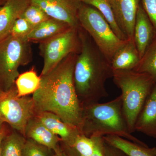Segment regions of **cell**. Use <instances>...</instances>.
I'll return each instance as SVG.
<instances>
[{
  "label": "cell",
  "mask_w": 156,
  "mask_h": 156,
  "mask_svg": "<svg viewBox=\"0 0 156 156\" xmlns=\"http://www.w3.org/2000/svg\"><path fill=\"white\" fill-rule=\"evenodd\" d=\"M53 151L55 152V154L53 156H69L66 153L64 149H61L60 147H58V146L56 148V149Z\"/></svg>",
  "instance_id": "cell-31"
},
{
  "label": "cell",
  "mask_w": 156,
  "mask_h": 156,
  "mask_svg": "<svg viewBox=\"0 0 156 156\" xmlns=\"http://www.w3.org/2000/svg\"><path fill=\"white\" fill-rule=\"evenodd\" d=\"M134 129L156 138V83L137 117Z\"/></svg>",
  "instance_id": "cell-14"
},
{
  "label": "cell",
  "mask_w": 156,
  "mask_h": 156,
  "mask_svg": "<svg viewBox=\"0 0 156 156\" xmlns=\"http://www.w3.org/2000/svg\"><path fill=\"white\" fill-rule=\"evenodd\" d=\"M81 49L74 70L76 92L82 105L98 102L108 96L105 83L113 77L110 60L99 50L87 31L80 26Z\"/></svg>",
  "instance_id": "cell-2"
},
{
  "label": "cell",
  "mask_w": 156,
  "mask_h": 156,
  "mask_svg": "<svg viewBox=\"0 0 156 156\" xmlns=\"http://www.w3.org/2000/svg\"><path fill=\"white\" fill-rule=\"evenodd\" d=\"M78 54H69L48 73L40 76V86L32 98L36 115L42 112L53 113L80 131L83 106L74 80Z\"/></svg>",
  "instance_id": "cell-1"
},
{
  "label": "cell",
  "mask_w": 156,
  "mask_h": 156,
  "mask_svg": "<svg viewBox=\"0 0 156 156\" xmlns=\"http://www.w3.org/2000/svg\"><path fill=\"white\" fill-rule=\"evenodd\" d=\"M70 27L66 23L50 18L34 27L25 39L30 43L40 44L63 32Z\"/></svg>",
  "instance_id": "cell-17"
},
{
  "label": "cell",
  "mask_w": 156,
  "mask_h": 156,
  "mask_svg": "<svg viewBox=\"0 0 156 156\" xmlns=\"http://www.w3.org/2000/svg\"><path fill=\"white\" fill-rule=\"evenodd\" d=\"M7 134L6 128L5 126H3L0 129V156H1V145H2V141L4 137Z\"/></svg>",
  "instance_id": "cell-32"
},
{
  "label": "cell",
  "mask_w": 156,
  "mask_h": 156,
  "mask_svg": "<svg viewBox=\"0 0 156 156\" xmlns=\"http://www.w3.org/2000/svg\"><path fill=\"white\" fill-rule=\"evenodd\" d=\"M30 0H5L0 6V41L9 36L15 21L30 5Z\"/></svg>",
  "instance_id": "cell-11"
},
{
  "label": "cell",
  "mask_w": 156,
  "mask_h": 156,
  "mask_svg": "<svg viewBox=\"0 0 156 156\" xmlns=\"http://www.w3.org/2000/svg\"><path fill=\"white\" fill-rule=\"evenodd\" d=\"M95 150L91 156H104V140L102 137H95Z\"/></svg>",
  "instance_id": "cell-29"
},
{
  "label": "cell",
  "mask_w": 156,
  "mask_h": 156,
  "mask_svg": "<svg viewBox=\"0 0 156 156\" xmlns=\"http://www.w3.org/2000/svg\"><path fill=\"white\" fill-rule=\"evenodd\" d=\"M115 19L128 39H134V30L140 0H110Z\"/></svg>",
  "instance_id": "cell-10"
},
{
  "label": "cell",
  "mask_w": 156,
  "mask_h": 156,
  "mask_svg": "<svg viewBox=\"0 0 156 156\" xmlns=\"http://www.w3.org/2000/svg\"><path fill=\"white\" fill-rule=\"evenodd\" d=\"M31 4L38 6L49 17L79 28L78 12L81 0H30Z\"/></svg>",
  "instance_id": "cell-9"
},
{
  "label": "cell",
  "mask_w": 156,
  "mask_h": 156,
  "mask_svg": "<svg viewBox=\"0 0 156 156\" xmlns=\"http://www.w3.org/2000/svg\"><path fill=\"white\" fill-rule=\"evenodd\" d=\"M95 137H88L80 133L69 147L75 151L79 156H91L95 150Z\"/></svg>",
  "instance_id": "cell-23"
},
{
  "label": "cell",
  "mask_w": 156,
  "mask_h": 156,
  "mask_svg": "<svg viewBox=\"0 0 156 156\" xmlns=\"http://www.w3.org/2000/svg\"><path fill=\"white\" fill-rule=\"evenodd\" d=\"M80 131L88 137L116 135L136 143L145 144L129 132L121 95L106 103L83 105Z\"/></svg>",
  "instance_id": "cell-3"
},
{
  "label": "cell",
  "mask_w": 156,
  "mask_h": 156,
  "mask_svg": "<svg viewBox=\"0 0 156 156\" xmlns=\"http://www.w3.org/2000/svg\"><path fill=\"white\" fill-rule=\"evenodd\" d=\"M26 140L16 132L6 134L2 141L1 156H23Z\"/></svg>",
  "instance_id": "cell-22"
},
{
  "label": "cell",
  "mask_w": 156,
  "mask_h": 156,
  "mask_svg": "<svg viewBox=\"0 0 156 156\" xmlns=\"http://www.w3.org/2000/svg\"><path fill=\"white\" fill-rule=\"evenodd\" d=\"M41 80L34 69L20 74L15 83L18 96L33 94L38 89Z\"/></svg>",
  "instance_id": "cell-20"
},
{
  "label": "cell",
  "mask_w": 156,
  "mask_h": 156,
  "mask_svg": "<svg viewBox=\"0 0 156 156\" xmlns=\"http://www.w3.org/2000/svg\"><path fill=\"white\" fill-rule=\"evenodd\" d=\"M80 26L87 32L96 46L111 62L126 41L121 40L97 9L82 3L78 12Z\"/></svg>",
  "instance_id": "cell-6"
},
{
  "label": "cell",
  "mask_w": 156,
  "mask_h": 156,
  "mask_svg": "<svg viewBox=\"0 0 156 156\" xmlns=\"http://www.w3.org/2000/svg\"><path fill=\"white\" fill-rule=\"evenodd\" d=\"M32 59L31 43L24 38L9 35L0 41V86L6 91L15 85L18 69Z\"/></svg>",
  "instance_id": "cell-5"
},
{
  "label": "cell",
  "mask_w": 156,
  "mask_h": 156,
  "mask_svg": "<svg viewBox=\"0 0 156 156\" xmlns=\"http://www.w3.org/2000/svg\"><path fill=\"white\" fill-rule=\"evenodd\" d=\"M48 147L32 139L26 140L23 149V156H50Z\"/></svg>",
  "instance_id": "cell-25"
},
{
  "label": "cell",
  "mask_w": 156,
  "mask_h": 156,
  "mask_svg": "<svg viewBox=\"0 0 156 156\" xmlns=\"http://www.w3.org/2000/svg\"><path fill=\"white\" fill-rule=\"evenodd\" d=\"M78 29L69 27L63 32L39 44L40 54L44 59L40 76L48 73L69 54L80 53L81 41Z\"/></svg>",
  "instance_id": "cell-8"
},
{
  "label": "cell",
  "mask_w": 156,
  "mask_h": 156,
  "mask_svg": "<svg viewBox=\"0 0 156 156\" xmlns=\"http://www.w3.org/2000/svg\"><path fill=\"white\" fill-rule=\"evenodd\" d=\"M3 91L2 89V88H1V86H0V92L1 91Z\"/></svg>",
  "instance_id": "cell-35"
},
{
  "label": "cell",
  "mask_w": 156,
  "mask_h": 156,
  "mask_svg": "<svg viewBox=\"0 0 156 156\" xmlns=\"http://www.w3.org/2000/svg\"><path fill=\"white\" fill-rule=\"evenodd\" d=\"M21 17L26 20L34 27L51 18L38 6L31 4L26 9Z\"/></svg>",
  "instance_id": "cell-24"
},
{
  "label": "cell",
  "mask_w": 156,
  "mask_h": 156,
  "mask_svg": "<svg viewBox=\"0 0 156 156\" xmlns=\"http://www.w3.org/2000/svg\"><path fill=\"white\" fill-rule=\"evenodd\" d=\"M24 136L50 150L54 151L58 147V136L43 125L36 116L27 123Z\"/></svg>",
  "instance_id": "cell-16"
},
{
  "label": "cell",
  "mask_w": 156,
  "mask_h": 156,
  "mask_svg": "<svg viewBox=\"0 0 156 156\" xmlns=\"http://www.w3.org/2000/svg\"><path fill=\"white\" fill-rule=\"evenodd\" d=\"M36 112L32 97L19 96L14 85L0 92V120L24 135L27 125Z\"/></svg>",
  "instance_id": "cell-7"
},
{
  "label": "cell",
  "mask_w": 156,
  "mask_h": 156,
  "mask_svg": "<svg viewBox=\"0 0 156 156\" xmlns=\"http://www.w3.org/2000/svg\"><path fill=\"white\" fill-rule=\"evenodd\" d=\"M107 143L122 151L129 156H156V147L136 143L116 135L102 136Z\"/></svg>",
  "instance_id": "cell-18"
},
{
  "label": "cell",
  "mask_w": 156,
  "mask_h": 156,
  "mask_svg": "<svg viewBox=\"0 0 156 156\" xmlns=\"http://www.w3.org/2000/svg\"><path fill=\"white\" fill-rule=\"evenodd\" d=\"M133 70L148 74L156 83V34Z\"/></svg>",
  "instance_id": "cell-21"
},
{
  "label": "cell",
  "mask_w": 156,
  "mask_h": 156,
  "mask_svg": "<svg viewBox=\"0 0 156 156\" xmlns=\"http://www.w3.org/2000/svg\"><path fill=\"white\" fill-rule=\"evenodd\" d=\"M3 124H4V123H3L0 120V129H1V128L2 127V126H3Z\"/></svg>",
  "instance_id": "cell-33"
},
{
  "label": "cell",
  "mask_w": 156,
  "mask_h": 156,
  "mask_svg": "<svg viewBox=\"0 0 156 156\" xmlns=\"http://www.w3.org/2000/svg\"><path fill=\"white\" fill-rule=\"evenodd\" d=\"M140 59L134 39H128L115 53L111 63L113 70H133Z\"/></svg>",
  "instance_id": "cell-15"
},
{
  "label": "cell",
  "mask_w": 156,
  "mask_h": 156,
  "mask_svg": "<svg viewBox=\"0 0 156 156\" xmlns=\"http://www.w3.org/2000/svg\"><path fill=\"white\" fill-rule=\"evenodd\" d=\"M64 149L69 156H79L75 151L68 146L64 144Z\"/></svg>",
  "instance_id": "cell-30"
},
{
  "label": "cell",
  "mask_w": 156,
  "mask_h": 156,
  "mask_svg": "<svg viewBox=\"0 0 156 156\" xmlns=\"http://www.w3.org/2000/svg\"><path fill=\"white\" fill-rule=\"evenodd\" d=\"M39 121L53 134L59 136L64 144L70 146L78 134L80 129L64 122L56 115L50 112H42L36 115Z\"/></svg>",
  "instance_id": "cell-13"
},
{
  "label": "cell",
  "mask_w": 156,
  "mask_h": 156,
  "mask_svg": "<svg viewBox=\"0 0 156 156\" xmlns=\"http://www.w3.org/2000/svg\"><path fill=\"white\" fill-rule=\"evenodd\" d=\"M104 156H129L119 149L107 143L105 140L104 142Z\"/></svg>",
  "instance_id": "cell-28"
},
{
  "label": "cell",
  "mask_w": 156,
  "mask_h": 156,
  "mask_svg": "<svg viewBox=\"0 0 156 156\" xmlns=\"http://www.w3.org/2000/svg\"><path fill=\"white\" fill-rule=\"evenodd\" d=\"M140 3L156 33V0H140Z\"/></svg>",
  "instance_id": "cell-27"
},
{
  "label": "cell",
  "mask_w": 156,
  "mask_h": 156,
  "mask_svg": "<svg viewBox=\"0 0 156 156\" xmlns=\"http://www.w3.org/2000/svg\"><path fill=\"white\" fill-rule=\"evenodd\" d=\"M112 78L122 91L123 112L132 134L135 131L137 117L156 83L148 74L134 70H113Z\"/></svg>",
  "instance_id": "cell-4"
},
{
  "label": "cell",
  "mask_w": 156,
  "mask_h": 156,
  "mask_svg": "<svg viewBox=\"0 0 156 156\" xmlns=\"http://www.w3.org/2000/svg\"><path fill=\"white\" fill-rule=\"evenodd\" d=\"M81 2L94 7L108 22L115 34L121 40H128L117 24L110 0H81Z\"/></svg>",
  "instance_id": "cell-19"
},
{
  "label": "cell",
  "mask_w": 156,
  "mask_h": 156,
  "mask_svg": "<svg viewBox=\"0 0 156 156\" xmlns=\"http://www.w3.org/2000/svg\"><path fill=\"white\" fill-rule=\"evenodd\" d=\"M33 28L34 27L26 20L20 17L15 21L10 34L17 37L25 39Z\"/></svg>",
  "instance_id": "cell-26"
},
{
  "label": "cell",
  "mask_w": 156,
  "mask_h": 156,
  "mask_svg": "<svg viewBox=\"0 0 156 156\" xmlns=\"http://www.w3.org/2000/svg\"><path fill=\"white\" fill-rule=\"evenodd\" d=\"M156 34L153 26L140 2L134 24L133 37L140 58L151 43Z\"/></svg>",
  "instance_id": "cell-12"
},
{
  "label": "cell",
  "mask_w": 156,
  "mask_h": 156,
  "mask_svg": "<svg viewBox=\"0 0 156 156\" xmlns=\"http://www.w3.org/2000/svg\"><path fill=\"white\" fill-rule=\"evenodd\" d=\"M5 0H0V6L2 5V4L4 2Z\"/></svg>",
  "instance_id": "cell-34"
}]
</instances>
